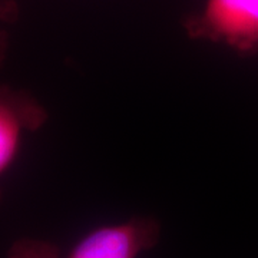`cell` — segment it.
Listing matches in <instances>:
<instances>
[{"mask_svg":"<svg viewBox=\"0 0 258 258\" xmlns=\"http://www.w3.org/2000/svg\"><path fill=\"white\" fill-rule=\"evenodd\" d=\"M18 16V6L12 0H0V66L9 50V32L6 26L13 23Z\"/></svg>","mask_w":258,"mask_h":258,"instance_id":"cell-5","label":"cell"},{"mask_svg":"<svg viewBox=\"0 0 258 258\" xmlns=\"http://www.w3.org/2000/svg\"><path fill=\"white\" fill-rule=\"evenodd\" d=\"M185 29L194 39L220 43L240 55L258 53V0H207Z\"/></svg>","mask_w":258,"mask_h":258,"instance_id":"cell-1","label":"cell"},{"mask_svg":"<svg viewBox=\"0 0 258 258\" xmlns=\"http://www.w3.org/2000/svg\"><path fill=\"white\" fill-rule=\"evenodd\" d=\"M8 258H60V254L50 241L25 237L10 245Z\"/></svg>","mask_w":258,"mask_h":258,"instance_id":"cell-4","label":"cell"},{"mask_svg":"<svg viewBox=\"0 0 258 258\" xmlns=\"http://www.w3.org/2000/svg\"><path fill=\"white\" fill-rule=\"evenodd\" d=\"M159 237L161 224L154 217H132L86 232L68 258H139L157 245Z\"/></svg>","mask_w":258,"mask_h":258,"instance_id":"cell-2","label":"cell"},{"mask_svg":"<svg viewBox=\"0 0 258 258\" xmlns=\"http://www.w3.org/2000/svg\"><path fill=\"white\" fill-rule=\"evenodd\" d=\"M47 109L32 92L0 85V203L2 181L16 162L25 138L46 125Z\"/></svg>","mask_w":258,"mask_h":258,"instance_id":"cell-3","label":"cell"}]
</instances>
